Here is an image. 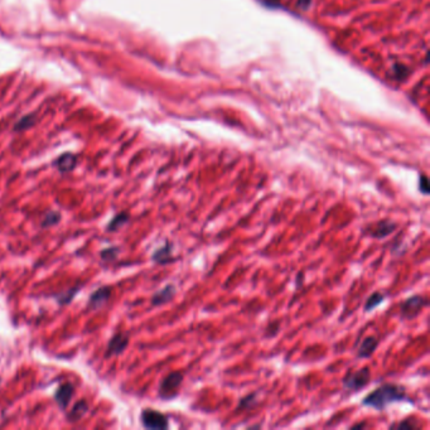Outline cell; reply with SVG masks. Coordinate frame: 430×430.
Returning <instances> with one entry per match:
<instances>
[{"mask_svg":"<svg viewBox=\"0 0 430 430\" xmlns=\"http://www.w3.org/2000/svg\"><path fill=\"white\" fill-rule=\"evenodd\" d=\"M411 402V399L407 396L404 386L397 384H384L380 388L375 389L372 393L367 394L362 400V405L372 407L377 411H384L389 405L394 402Z\"/></svg>","mask_w":430,"mask_h":430,"instance_id":"cell-1","label":"cell"},{"mask_svg":"<svg viewBox=\"0 0 430 430\" xmlns=\"http://www.w3.org/2000/svg\"><path fill=\"white\" fill-rule=\"evenodd\" d=\"M183 373L180 371H173L168 373L159 385V397L163 400H172L179 393V389L183 384Z\"/></svg>","mask_w":430,"mask_h":430,"instance_id":"cell-2","label":"cell"},{"mask_svg":"<svg viewBox=\"0 0 430 430\" xmlns=\"http://www.w3.org/2000/svg\"><path fill=\"white\" fill-rule=\"evenodd\" d=\"M371 371L368 367H363L358 371H348L343 379V386L348 391L357 393L366 388L370 382Z\"/></svg>","mask_w":430,"mask_h":430,"instance_id":"cell-3","label":"cell"},{"mask_svg":"<svg viewBox=\"0 0 430 430\" xmlns=\"http://www.w3.org/2000/svg\"><path fill=\"white\" fill-rule=\"evenodd\" d=\"M140 420H142L143 427L146 429L164 430L169 428L168 418L164 414L153 409H144L140 415Z\"/></svg>","mask_w":430,"mask_h":430,"instance_id":"cell-4","label":"cell"},{"mask_svg":"<svg viewBox=\"0 0 430 430\" xmlns=\"http://www.w3.org/2000/svg\"><path fill=\"white\" fill-rule=\"evenodd\" d=\"M428 305V300L422 295H413L400 305V316L402 319H413L422 312L423 308Z\"/></svg>","mask_w":430,"mask_h":430,"instance_id":"cell-5","label":"cell"},{"mask_svg":"<svg viewBox=\"0 0 430 430\" xmlns=\"http://www.w3.org/2000/svg\"><path fill=\"white\" fill-rule=\"evenodd\" d=\"M151 260L158 265H168L176 261V257L173 255V244L171 241H167L162 248L157 249L151 255Z\"/></svg>","mask_w":430,"mask_h":430,"instance_id":"cell-6","label":"cell"},{"mask_svg":"<svg viewBox=\"0 0 430 430\" xmlns=\"http://www.w3.org/2000/svg\"><path fill=\"white\" fill-rule=\"evenodd\" d=\"M129 345V337L125 333H116L112 336L108 345V351H106V357L111 356H119L126 350Z\"/></svg>","mask_w":430,"mask_h":430,"instance_id":"cell-7","label":"cell"},{"mask_svg":"<svg viewBox=\"0 0 430 430\" xmlns=\"http://www.w3.org/2000/svg\"><path fill=\"white\" fill-rule=\"evenodd\" d=\"M396 228H397L396 222H394L391 219H382L380 222L375 223L371 227V230H368V234L375 239H385V237L390 236Z\"/></svg>","mask_w":430,"mask_h":430,"instance_id":"cell-8","label":"cell"},{"mask_svg":"<svg viewBox=\"0 0 430 430\" xmlns=\"http://www.w3.org/2000/svg\"><path fill=\"white\" fill-rule=\"evenodd\" d=\"M74 395V388L72 386L70 382H65V384L60 385L58 389L54 393V400L57 402L58 406L65 410L66 407L69 406V404L71 402L72 396Z\"/></svg>","mask_w":430,"mask_h":430,"instance_id":"cell-9","label":"cell"},{"mask_svg":"<svg viewBox=\"0 0 430 430\" xmlns=\"http://www.w3.org/2000/svg\"><path fill=\"white\" fill-rule=\"evenodd\" d=\"M111 293L112 291L110 287H103V288H99L96 291H94V293L90 295L89 307L91 308V309H94V311L100 309L101 307H104V305L108 302L110 296H111Z\"/></svg>","mask_w":430,"mask_h":430,"instance_id":"cell-10","label":"cell"},{"mask_svg":"<svg viewBox=\"0 0 430 430\" xmlns=\"http://www.w3.org/2000/svg\"><path fill=\"white\" fill-rule=\"evenodd\" d=\"M176 294H177V289H176L173 284L165 285L164 288L158 290L157 293H154V295L151 296V305L160 307L163 304H167V303L173 299Z\"/></svg>","mask_w":430,"mask_h":430,"instance_id":"cell-11","label":"cell"},{"mask_svg":"<svg viewBox=\"0 0 430 430\" xmlns=\"http://www.w3.org/2000/svg\"><path fill=\"white\" fill-rule=\"evenodd\" d=\"M377 346H379V339L375 336H368L366 337L363 341L361 342L358 350H357V357L361 359L370 358L375 351H376Z\"/></svg>","mask_w":430,"mask_h":430,"instance_id":"cell-12","label":"cell"},{"mask_svg":"<svg viewBox=\"0 0 430 430\" xmlns=\"http://www.w3.org/2000/svg\"><path fill=\"white\" fill-rule=\"evenodd\" d=\"M76 163H77V159L73 154L67 153V154H63V155H61V157L58 158L57 162H56V165H57V168L60 169L61 172H71L72 169L76 167Z\"/></svg>","mask_w":430,"mask_h":430,"instance_id":"cell-13","label":"cell"},{"mask_svg":"<svg viewBox=\"0 0 430 430\" xmlns=\"http://www.w3.org/2000/svg\"><path fill=\"white\" fill-rule=\"evenodd\" d=\"M87 410H89V404L85 400H81V401L74 404V406L72 407V410L70 411L67 418H69L70 422H78L80 419H82V416H85Z\"/></svg>","mask_w":430,"mask_h":430,"instance_id":"cell-14","label":"cell"},{"mask_svg":"<svg viewBox=\"0 0 430 430\" xmlns=\"http://www.w3.org/2000/svg\"><path fill=\"white\" fill-rule=\"evenodd\" d=\"M129 219H130V215H129L128 212H120V214H117L116 216L108 222V232H115V231H117L119 228L123 227L124 225H126V223L129 222Z\"/></svg>","mask_w":430,"mask_h":430,"instance_id":"cell-15","label":"cell"},{"mask_svg":"<svg viewBox=\"0 0 430 430\" xmlns=\"http://www.w3.org/2000/svg\"><path fill=\"white\" fill-rule=\"evenodd\" d=\"M384 300H385L384 293H381V291H375V293H372L370 296H368L367 300H366L365 303V312L366 313L372 312L375 308L379 307L380 304H382Z\"/></svg>","mask_w":430,"mask_h":430,"instance_id":"cell-16","label":"cell"},{"mask_svg":"<svg viewBox=\"0 0 430 430\" xmlns=\"http://www.w3.org/2000/svg\"><path fill=\"white\" fill-rule=\"evenodd\" d=\"M256 393H251L249 394V395L244 396L241 400H240L239 405H237V410H248V409H251V407H253L255 405H256L257 400H256Z\"/></svg>","mask_w":430,"mask_h":430,"instance_id":"cell-17","label":"cell"},{"mask_svg":"<svg viewBox=\"0 0 430 430\" xmlns=\"http://www.w3.org/2000/svg\"><path fill=\"white\" fill-rule=\"evenodd\" d=\"M60 221H61L60 212L49 211L43 216L42 223H40V225H42V227L47 228V227H51V226L57 225V223H60Z\"/></svg>","mask_w":430,"mask_h":430,"instance_id":"cell-18","label":"cell"},{"mask_svg":"<svg viewBox=\"0 0 430 430\" xmlns=\"http://www.w3.org/2000/svg\"><path fill=\"white\" fill-rule=\"evenodd\" d=\"M391 429H394V428H396V429H419L420 428V425H419V423L416 422V420H414V419H405V420H402L401 423H397V424H393L390 425Z\"/></svg>","mask_w":430,"mask_h":430,"instance_id":"cell-19","label":"cell"},{"mask_svg":"<svg viewBox=\"0 0 430 430\" xmlns=\"http://www.w3.org/2000/svg\"><path fill=\"white\" fill-rule=\"evenodd\" d=\"M120 249L119 248H108L101 252V259L104 261H112V260L116 259L119 256Z\"/></svg>","mask_w":430,"mask_h":430,"instance_id":"cell-20","label":"cell"},{"mask_svg":"<svg viewBox=\"0 0 430 430\" xmlns=\"http://www.w3.org/2000/svg\"><path fill=\"white\" fill-rule=\"evenodd\" d=\"M419 192L424 196H428L430 193V185H429V179L425 174H420L419 176V184H418Z\"/></svg>","mask_w":430,"mask_h":430,"instance_id":"cell-21","label":"cell"},{"mask_svg":"<svg viewBox=\"0 0 430 430\" xmlns=\"http://www.w3.org/2000/svg\"><path fill=\"white\" fill-rule=\"evenodd\" d=\"M77 291H78V288H72L70 289L67 293L60 294V295L57 296L58 303H60V304H67V303H70L72 300V298L77 294Z\"/></svg>","mask_w":430,"mask_h":430,"instance_id":"cell-22","label":"cell"},{"mask_svg":"<svg viewBox=\"0 0 430 430\" xmlns=\"http://www.w3.org/2000/svg\"><path fill=\"white\" fill-rule=\"evenodd\" d=\"M298 4H299L303 9H307L308 6L311 5V0H299V3Z\"/></svg>","mask_w":430,"mask_h":430,"instance_id":"cell-23","label":"cell"},{"mask_svg":"<svg viewBox=\"0 0 430 430\" xmlns=\"http://www.w3.org/2000/svg\"><path fill=\"white\" fill-rule=\"evenodd\" d=\"M367 427V424L366 423H361V424H356L352 427V429H362V428H366Z\"/></svg>","mask_w":430,"mask_h":430,"instance_id":"cell-24","label":"cell"}]
</instances>
